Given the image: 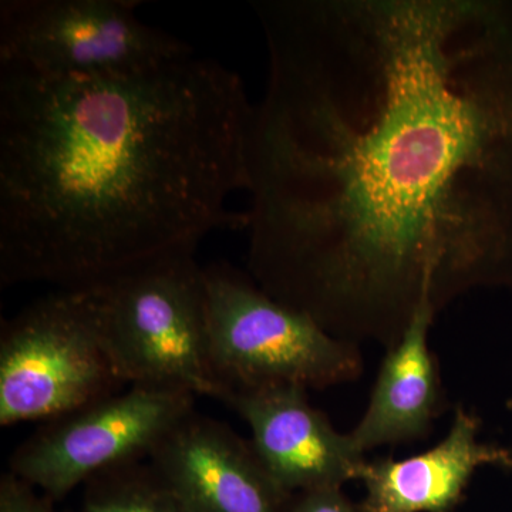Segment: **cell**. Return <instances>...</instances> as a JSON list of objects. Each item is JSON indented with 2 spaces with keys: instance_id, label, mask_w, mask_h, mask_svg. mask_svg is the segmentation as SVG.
<instances>
[{
  "instance_id": "1",
  "label": "cell",
  "mask_w": 512,
  "mask_h": 512,
  "mask_svg": "<svg viewBox=\"0 0 512 512\" xmlns=\"http://www.w3.org/2000/svg\"><path fill=\"white\" fill-rule=\"evenodd\" d=\"M248 275L389 350L512 289V0H256Z\"/></svg>"
},
{
  "instance_id": "2",
  "label": "cell",
  "mask_w": 512,
  "mask_h": 512,
  "mask_svg": "<svg viewBox=\"0 0 512 512\" xmlns=\"http://www.w3.org/2000/svg\"><path fill=\"white\" fill-rule=\"evenodd\" d=\"M254 104L192 55L146 72L49 79L0 70V282L84 288L220 229H247Z\"/></svg>"
},
{
  "instance_id": "3",
  "label": "cell",
  "mask_w": 512,
  "mask_h": 512,
  "mask_svg": "<svg viewBox=\"0 0 512 512\" xmlns=\"http://www.w3.org/2000/svg\"><path fill=\"white\" fill-rule=\"evenodd\" d=\"M101 335L124 384L224 399L212 360L205 271L170 256L93 286Z\"/></svg>"
},
{
  "instance_id": "4",
  "label": "cell",
  "mask_w": 512,
  "mask_h": 512,
  "mask_svg": "<svg viewBox=\"0 0 512 512\" xmlns=\"http://www.w3.org/2000/svg\"><path fill=\"white\" fill-rule=\"evenodd\" d=\"M204 271L212 360L224 399L265 387L328 389L363 375L357 343L330 335L231 266L210 265Z\"/></svg>"
},
{
  "instance_id": "5",
  "label": "cell",
  "mask_w": 512,
  "mask_h": 512,
  "mask_svg": "<svg viewBox=\"0 0 512 512\" xmlns=\"http://www.w3.org/2000/svg\"><path fill=\"white\" fill-rule=\"evenodd\" d=\"M93 286L59 289L3 322L0 426L49 421L120 392Z\"/></svg>"
},
{
  "instance_id": "6",
  "label": "cell",
  "mask_w": 512,
  "mask_h": 512,
  "mask_svg": "<svg viewBox=\"0 0 512 512\" xmlns=\"http://www.w3.org/2000/svg\"><path fill=\"white\" fill-rule=\"evenodd\" d=\"M138 6L137 0H2L0 70L49 79L117 77L195 53L141 22Z\"/></svg>"
},
{
  "instance_id": "7",
  "label": "cell",
  "mask_w": 512,
  "mask_h": 512,
  "mask_svg": "<svg viewBox=\"0 0 512 512\" xmlns=\"http://www.w3.org/2000/svg\"><path fill=\"white\" fill-rule=\"evenodd\" d=\"M194 399L183 390L130 386L46 421L16 448L9 471L60 500L104 471L148 460L175 424L194 412Z\"/></svg>"
},
{
  "instance_id": "8",
  "label": "cell",
  "mask_w": 512,
  "mask_h": 512,
  "mask_svg": "<svg viewBox=\"0 0 512 512\" xmlns=\"http://www.w3.org/2000/svg\"><path fill=\"white\" fill-rule=\"evenodd\" d=\"M147 461L188 512H286L295 497L275 483L251 440L195 410Z\"/></svg>"
},
{
  "instance_id": "9",
  "label": "cell",
  "mask_w": 512,
  "mask_h": 512,
  "mask_svg": "<svg viewBox=\"0 0 512 512\" xmlns=\"http://www.w3.org/2000/svg\"><path fill=\"white\" fill-rule=\"evenodd\" d=\"M296 386L238 390L224 399L251 429V443L285 493L343 487L360 480L367 460Z\"/></svg>"
},
{
  "instance_id": "10",
  "label": "cell",
  "mask_w": 512,
  "mask_h": 512,
  "mask_svg": "<svg viewBox=\"0 0 512 512\" xmlns=\"http://www.w3.org/2000/svg\"><path fill=\"white\" fill-rule=\"evenodd\" d=\"M481 420L466 407L454 410L448 433L424 453L396 460H367L360 481L365 512H453L478 468L510 471L512 451L480 441Z\"/></svg>"
},
{
  "instance_id": "11",
  "label": "cell",
  "mask_w": 512,
  "mask_h": 512,
  "mask_svg": "<svg viewBox=\"0 0 512 512\" xmlns=\"http://www.w3.org/2000/svg\"><path fill=\"white\" fill-rule=\"evenodd\" d=\"M437 313L421 309L402 339L386 350L362 419L350 431L360 453L426 437L443 413V384L429 335Z\"/></svg>"
},
{
  "instance_id": "12",
  "label": "cell",
  "mask_w": 512,
  "mask_h": 512,
  "mask_svg": "<svg viewBox=\"0 0 512 512\" xmlns=\"http://www.w3.org/2000/svg\"><path fill=\"white\" fill-rule=\"evenodd\" d=\"M84 485L82 512H188L147 460L104 471Z\"/></svg>"
},
{
  "instance_id": "13",
  "label": "cell",
  "mask_w": 512,
  "mask_h": 512,
  "mask_svg": "<svg viewBox=\"0 0 512 512\" xmlns=\"http://www.w3.org/2000/svg\"><path fill=\"white\" fill-rule=\"evenodd\" d=\"M0 512H53L50 498H42L35 487L15 474H3L0 481Z\"/></svg>"
},
{
  "instance_id": "14",
  "label": "cell",
  "mask_w": 512,
  "mask_h": 512,
  "mask_svg": "<svg viewBox=\"0 0 512 512\" xmlns=\"http://www.w3.org/2000/svg\"><path fill=\"white\" fill-rule=\"evenodd\" d=\"M286 512H365L360 505L352 503L342 487L316 488L303 491L293 497Z\"/></svg>"
},
{
  "instance_id": "15",
  "label": "cell",
  "mask_w": 512,
  "mask_h": 512,
  "mask_svg": "<svg viewBox=\"0 0 512 512\" xmlns=\"http://www.w3.org/2000/svg\"><path fill=\"white\" fill-rule=\"evenodd\" d=\"M507 409H508V410H511V412H512V397H511V399H510V400H508V402H507Z\"/></svg>"
},
{
  "instance_id": "16",
  "label": "cell",
  "mask_w": 512,
  "mask_h": 512,
  "mask_svg": "<svg viewBox=\"0 0 512 512\" xmlns=\"http://www.w3.org/2000/svg\"><path fill=\"white\" fill-rule=\"evenodd\" d=\"M510 473H512V467H511Z\"/></svg>"
}]
</instances>
